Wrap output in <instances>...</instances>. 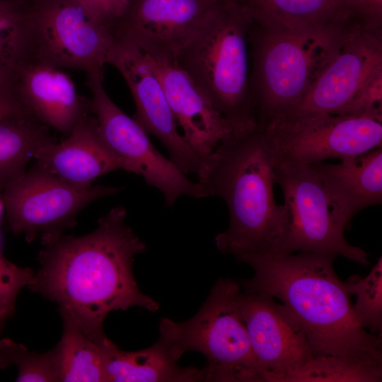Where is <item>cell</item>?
Segmentation results:
<instances>
[{
  "label": "cell",
  "instance_id": "1",
  "mask_svg": "<svg viewBox=\"0 0 382 382\" xmlns=\"http://www.w3.org/2000/svg\"><path fill=\"white\" fill-rule=\"evenodd\" d=\"M126 216L125 207L116 206L88 234L62 233L42 240L40 267L28 285L93 335H105L103 324L112 311L159 308L135 281L132 263L146 245L126 224Z\"/></svg>",
  "mask_w": 382,
  "mask_h": 382
},
{
  "label": "cell",
  "instance_id": "2",
  "mask_svg": "<svg viewBox=\"0 0 382 382\" xmlns=\"http://www.w3.org/2000/svg\"><path fill=\"white\" fill-rule=\"evenodd\" d=\"M332 254L244 253L237 260L254 276L244 291L279 299L303 329L314 357H337L382 368L381 340L357 321L350 296L337 275Z\"/></svg>",
  "mask_w": 382,
  "mask_h": 382
},
{
  "label": "cell",
  "instance_id": "3",
  "mask_svg": "<svg viewBox=\"0 0 382 382\" xmlns=\"http://www.w3.org/2000/svg\"><path fill=\"white\" fill-rule=\"evenodd\" d=\"M275 158L259 127L233 134L209 157L197 182L209 196L222 198L229 225L215 238L216 248L235 257L244 253L285 254L290 228L286 205L274 199Z\"/></svg>",
  "mask_w": 382,
  "mask_h": 382
},
{
  "label": "cell",
  "instance_id": "4",
  "mask_svg": "<svg viewBox=\"0 0 382 382\" xmlns=\"http://www.w3.org/2000/svg\"><path fill=\"white\" fill-rule=\"evenodd\" d=\"M253 19L245 4L223 0L175 62L231 125L233 134L258 128L248 74Z\"/></svg>",
  "mask_w": 382,
  "mask_h": 382
},
{
  "label": "cell",
  "instance_id": "5",
  "mask_svg": "<svg viewBox=\"0 0 382 382\" xmlns=\"http://www.w3.org/2000/svg\"><path fill=\"white\" fill-rule=\"evenodd\" d=\"M241 289L240 283L221 278L193 317L183 323L160 321L159 340L175 361L188 351L206 357L204 381H265L240 313Z\"/></svg>",
  "mask_w": 382,
  "mask_h": 382
},
{
  "label": "cell",
  "instance_id": "6",
  "mask_svg": "<svg viewBox=\"0 0 382 382\" xmlns=\"http://www.w3.org/2000/svg\"><path fill=\"white\" fill-rule=\"evenodd\" d=\"M346 30L317 34L259 25L253 30L251 27L253 69L250 81L260 128L303 96Z\"/></svg>",
  "mask_w": 382,
  "mask_h": 382
},
{
  "label": "cell",
  "instance_id": "7",
  "mask_svg": "<svg viewBox=\"0 0 382 382\" xmlns=\"http://www.w3.org/2000/svg\"><path fill=\"white\" fill-rule=\"evenodd\" d=\"M274 176L291 218L285 254H332L369 265L367 253L345 237L352 219L311 164L275 163Z\"/></svg>",
  "mask_w": 382,
  "mask_h": 382
},
{
  "label": "cell",
  "instance_id": "8",
  "mask_svg": "<svg viewBox=\"0 0 382 382\" xmlns=\"http://www.w3.org/2000/svg\"><path fill=\"white\" fill-rule=\"evenodd\" d=\"M32 59L57 68L104 74L113 30L92 20L74 0H26Z\"/></svg>",
  "mask_w": 382,
  "mask_h": 382
},
{
  "label": "cell",
  "instance_id": "9",
  "mask_svg": "<svg viewBox=\"0 0 382 382\" xmlns=\"http://www.w3.org/2000/svg\"><path fill=\"white\" fill-rule=\"evenodd\" d=\"M382 69L381 27L361 22L347 29L303 96L264 128L337 115L359 88Z\"/></svg>",
  "mask_w": 382,
  "mask_h": 382
},
{
  "label": "cell",
  "instance_id": "10",
  "mask_svg": "<svg viewBox=\"0 0 382 382\" xmlns=\"http://www.w3.org/2000/svg\"><path fill=\"white\" fill-rule=\"evenodd\" d=\"M122 187L69 183L35 164L12 180L1 197L11 230L28 241L62 233L86 206Z\"/></svg>",
  "mask_w": 382,
  "mask_h": 382
},
{
  "label": "cell",
  "instance_id": "11",
  "mask_svg": "<svg viewBox=\"0 0 382 382\" xmlns=\"http://www.w3.org/2000/svg\"><path fill=\"white\" fill-rule=\"evenodd\" d=\"M103 80V74H87L91 111L109 146L132 164L135 174L141 175L147 185L161 192L168 206L172 207L183 196L209 197L202 185L190 180L170 158L163 156L142 127L112 100Z\"/></svg>",
  "mask_w": 382,
  "mask_h": 382
},
{
  "label": "cell",
  "instance_id": "12",
  "mask_svg": "<svg viewBox=\"0 0 382 382\" xmlns=\"http://www.w3.org/2000/svg\"><path fill=\"white\" fill-rule=\"evenodd\" d=\"M262 130L275 163L313 164L382 147V120L371 117L325 115Z\"/></svg>",
  "mask_w": 382,
  "mask_h": 382
},
{
  "label": "cell",
  "instance_id": "13",
  "mask_svg": "<svg viewBox=\"0 0 382 382\" xmlns=\"http://www.w3.org/2000/svg\"><path fill=\"white\" fill-rule=\"evenodd\" d=\"M223 0H129L112 29L144 54L175 62Z\"/></svg>",
  "mask_w": 382,
  "mask_h": 382
},
{
  "label": "cell",
  "instance_id": "14",
  "mask_svg": "<svg viewBox=\"0 0 382 382\" xmlns=\"http://www.w3.org/2000/svg\"><path fill=\"white\" fill-rule=\"evenodd\" d=\"M107 64L117 69L129 87L136 107L134 119L147 134L158 139L183 173L198 175L208 158L195 151L179 132L162 84L145 54L128 40L116 37Z\"/></svg>",
  "mask_w": 382,
  "mask_h": 382
},
{
  "label": "cell",
  "instance_id": "15",
  "mask_svg": "<svg viewBox=\"0 0 382 382\" xmlns=\"http://www.w3.org/2000/svg\"><path fill=\"white\" fill-rule=\"evenodd\" d=\"M238 306L265 381L284 382L314 358L301 325L274 298L241 289Z\"/></svg>",
  "mask_w": 382,
  "mask_h": 382
},
{
  "label": "cell",
  "instance_id": "16",
  "mask_svg": "<svg viewBox=\"0 0 382 382\" xmlns=\"http://www.w3.org/2000/svg\"><path fill=\"white\" fill-rule=\"evenodd\" d=\"M12 91L28 114L66 135L91 113L90 99L79 94L66 73L37 60L30 59L18 69Z\"/></svg>",
  "mask_w": 382,
  "mask_h": 382
},
{
  "label": "cell",
  "instance_id": "17",
  "mask_svg": "<svg viewBox=\"0 0 382 382\" xmlns=\"http://www.w3.org/2000/svg\"><path fill=\"white\" fill-rule=\"evenodd\" d=\"M145 56L162 84L183 136L195 151L208 158L233 134L231 125L175 62Z\"/></svg>",
  "mask_w": 382,
  "mask_h": 382
},
{
  "label": "cell",
  "instance_id": "18",
  "mask_svg": "<svg viewBox=\"0 0 382 382\" xmlns=\"http://www.w3.org/2000/svg\"><path fill=\"white\" fill-rule=\"evenodd\" d=\"M36 164L59 178L81 187L93 185L98 178L114 170L135 174V169L118 156L102 137L94 116L83 117L66 138L42 147Z\"/></svg>",
  "mask_w": 382,
  "mask_h": 382
},
{
  "label": "cell",
  "instance_id": "19",
  "mask_svg": "<svg viewBox=\"0 0 382 382\" xmlns=\"http://www.w3.org/2000/svg\"><path fill=\"white\" fill-rule=\"evenodd\" d=\"M245 4L253 23L296 33L337 34L365 22L343 0H248Z\"/></svg>",
  "mask_w": 382,
  "mask_h": 382
},
{
  "label": "cell",
  "instance_id": "20",
  "mask_svg": "<svg viewBox=\"0 0 382 382\" xmlns=\"http://www.w3.org/2000/svg\"><path fill=\"white\" fill-rule=\"evenodd\" d=\"M311 164L345 212L352 219L361 210L382 202V147L340 160Z\"/></svg>",
  "mask_w": 382,
  "mask_h": 382
},
{
  "label": "cell",
  "instance_id": "21",
  "mask_svg": "<svg viewBox=\"0 0 382 382\" xmlns=\"http://www.w3.org/2000/svg\"><path fill=\"white\" fill-rule=\"evenodd\" d=\"M106 381L192 382L204 381V369L180 367L164 343L158 340L144 349L120 350L110 340L106 349Z\"/></svg>",
  "mask_w": 382,
  "mask_h": 382
},
{
  "label": "cell",
  "instance_id": "22",
  "mask_svg": "<svg viewBox=\"0 0 382 382\" xmlns=\"http://www.w3.org/2000/svg\"><path fill=\"white\" fill-rule=\"evenodd\" d=\"M64 330L54 348L59 381H106V336L93 335L66 314L61 313Z\"/></svg>",
  "mask_w": 382,
  "mask_h": 382
},
{
  "label": "cell",
  "instance_id": "23",
  "mask_svg": "<svg viewBox=\"0 0 382 382\" xmlns=\"http://www.w3.org/2000/svg\"><path fill=\"white\" fill-rule=\"evenodd\" d=\"M50 129L27 112L0 118V190L23 173L39 150L54 141Z\"/></svg>",
  "mask_w": 382,
  "mask_h": 382
},
{
  "label": "cell",
  "instance_id": "24",
  "mask_svg": "<svg viewBox=\"0 0 382 382\" xmlns=\"http://www.w3.org/2000/svg\"><path fill=\"white\" fill-rule=\"evenodd\" d=\"M30 59L27 1L0 0V89L12 91L18 69Z\"/></svg>",
  "mask_w": 382,
  "mask_h": 382
},
{
  "label": "cell",
  "instance_id": "25",
  "mask_svg": "<svg viewBox=\"0 0 382 382\" xmlns=\"http://www.w3.org/2000/svg\"><path fill=\"white\" fill-rule=\"evenodd\" d=\"M344 284L347 293L356 296L352 311L358 323L376 335L382 325V257H380L369 273L361 277L350 276Z\"/></svg>",
  "mask_w": 382,
  "mask_h": 382
},
{
  "label": "cell",
  "instance_id": "26",
  "mask_svg": "<svg viewBox=\"0 0 382 382\" xmlns=\"http://www.w3.org/2000/svg\"><path fill=\"white\" fill-rule=\"evenodd\" d=\"M382 368L337 357H314L285 381H381Z\"/></svg>",
  "mask_w": 382,
  "mask_h": 382
},
{
  "label": "cell",
  "instance_id": "27",
  "mask_svg": "<svg viewBox=\"0 0 382 382\" xmlns=\"http://www.w3.org/2000/svg\"><path fill=\"white\" fill-rule=\"evenodd\" d=\"M14 364L16 381H59L54 349L45 353L29 352L10 339L0 341V368Z\"/></svg>",
  "mask_w": 382,
  "mask_h": 382
},
{
  "label": "cell",
  "instance_id": "28",
  "mask_svg": "<svg viewBox=\"0 0 382 382\" xmlns=\"http://www.w3.org/2000/svg\"><path fill=\"white\" fill-rule=\"evenodd\" d=\"M34 272L21 267L4 257L0 251V316L11 317L15 308L16 298L21 289L28 286Z\"/></svg>",
  "mask_w": 382,
  "mask_h": 382
},
{
  "label": "cell",
  "instance_id": "29",
  "mask_svg": "<svg viewBox=\"0 0 382 382\" xmlns=\"http://www.w3.org/2000/svg\"><path fill=\"white\" fill-rule=\"evenodd\" d=\"M337 115L382 120V69L368 79Z\"/></svg>",
  "mask_w": 382,
  "mask_h": 382
},
{
  "label": "cell",
  "instance_id": "30",
  "mask_svg": "<svg viewBox=\"0 0 382 382\" xmlns=\"http://www.w3.org/2000/svg\"><path fill=\"white\" fill-rule=\"evenodd\" d=\"M74 1L92 20L112 29L115 23L124 13L129 0Z\"/></svg>",
  "mask_w": 382,
  "mask_h": 382
},
{
  "label": "cell",
  "instance_id": "31",
  "mask_svg": "<svg viewBox=\"0 0 382 382\" xmlns=\"http://www.w3.org/2000/svg\"><path fill=\"white\" fill-rule=\"evenodd\" d=\"M364 21L381 27L382 0H343Z\"/></svg>",
  "mask_w": 382,
  "mask_h": 382
},
{
  "label": "cell",
  "instance_id": "32",
  "mask_svg": "<svg viewBox=\"0 0 382 382\" xmlns=\"http://www.w3.org/2000/svg\"><path fill=\"white\" fill-rule=\"evenodd\" d=\"M22 112H27L20 105L13 92L0 89V118Z\"/></svg>",
  "mask_w": 382,
  "mask_h": 382
},
{
  "label": "cell",
  "instance_id": "33",
  "mask_svg": "<svg viewBox=\"0 0 382 382\" xmlns=\"http://www.w3.org/2000/svg\"><path fill=\"white\" fill-rule=\"evenodd\" d=\"M4 209V206L2 202L1 198H0V219L3 212V210Z\"/></svg>",
  "mask_w": 382,
  "mask_h": 382
},
{
  "label": "cell",
  "instance_id": "34",
  "mask_svg": "<svg viewBox=\"0 0 382 382\" xmlns=\"http://www.w3.org/2000/svg\"><path fill=\"white\" fill-rule=\"evenodd\" d=\"M232 1H237V2L245 4V3H246V1L248 0H232Z\"/></svg>",
  "mask_w": 382,
  "mask_h": 382
},
{
  "label": "cell",
  "instance_id": "35",
  "mask_svg": "<svg viewBox=\"0 0 382 382\" xmlns=\"http://www.w3.org/2000/svg\"><path fill=\"white\" fill-rule=\"evenodd\" d=\"M3 320H4V318H1V316H0V328H1V322H2Z\"/></svg>",
  "mask_w": 382,
  "mask_h": 382
}]
</instances>
